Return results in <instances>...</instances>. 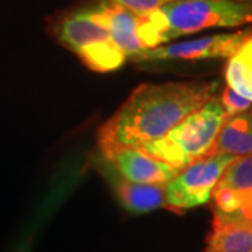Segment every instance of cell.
<instances>
[{
  "instance_id": "obj_1",
  "label": "cell",
  "mask_w": 252,
  "mask_h": 252,
  "mask_svg": "<svg viewBox=\"0 0 252 252\" xmlns=\"http://www.w3.org/2000/svg\"><path fill=\"white\" fill-rule=\"evenodd\" d=\"M216 83L170 81L142 84L98 130L102 156L118 149H142L161 139L189 114L215 98Z\"/></svg>"
},
{
  "instance_id": "obj_2",
  "label": "cell",
  "mask_w": 252,
  "mask_h": 252,
  "mask_svg": "<svg viewBox=\"0 0 252 252\" xmlns=\"http://www.w3.org/2000/svg\"><path fill=\"white\" fill-rule=\"evenodd\" d=\"M245 24H252L251 3L233 0H170L149 14L137 16V34L144 49H153L181 35Z\"/></svg>"
},
{
  "instance_id": "obj_3",
  "label": "cell",
  "mask_w": 252,
  "mask_h": 252,
  "mask_svg": "<svg viewBox=\"0 0 252 252\" xmlns=\"http://www.w3.org/2000/svg\"><path fill=\"white\" fill-rule=\"evenodd\" d=\"M224 121L225 112L220 101L209 99L161 139L139 150L181 171L190 162L210 154Z\"/></svg>"
},
{
  "instance_id": "obj_4",
  "label": "cell",
  "mask_w": 252,
  "mask_h": 252,
  "mask_svg": "<svg viewBox=\"0 0 252 252\" xmlns=\"http://www.w3.org/2000/svg\"><path fill=\"white\" fill-rule=\"evenodd\" d=\"M55 34L63 46L94 72H114L126 61L125 55L111 41L108 30L99 21L94 7L63 17L56 24Z\"/></svg>"
},
{
  "instance_id": "obj_5",
  "label": "cell",
  "mask_w": 252,
  "mask_h": 252,
  "mask_svg": "<svg viewBox=\"0 0 252 252\" xmlns=\"http://www.w3.org/2000/svg\"><path fill=\"white\" fill-rule=\"evenodd\" d=\"M230 154H207L164 185L165 207L177 213L209 203L224 170L234 161Z\"/></svg>"
},
{
  "instance_id": "obj_6",
  "label": "cell",
  "mask_w": 252,
  "mask_h": 252,
  "mask_svg": "<svg viewBox=\"0 0 252 252\" xmlns=\"http://www.w3.org/2000/svg\"><path fill=\"white\" fill-rule=\"evenodd\" d=\"M248 32L233 34H217L182 41L177 44H168L144 49L136 55L132 61L136 62H161V61H207V59H223L231 58L240 49L244 41L248 38Z\"/></svg>"
},
{
  "instance_id": "obj_7",
  "label": "cell",
  "mask_w": 252,
  "mask_h": 252,
  "mask_svg": "<svg viewBox=\"0 0 252 252\" xmlns=\"http://www.w3.org/2000/svg\"><path fill=\"white\" fill-rule=\"evenodd\" d=\"M119 177L143 185H165L178 170L143 153L139 149H118L104 157Z\"/></svg>"
},
{
  "instance_id": "obj_8",
  "label": "cell",
  "mask_w": 252,
  "mask_h": 252,
  "mask_svg": "<svg viewBox=\"0 0 252 252\" xmlns=\"http://www.w3.org/2000/svg\"><path fill=\"white\" fill-rule=\"evenodd\" d=\"M94 10L102 26L108 30L109 38L114 42V45L126 58L132 59L136 55L143 52L144 48L137 34L136 14L109 1L99 3L94 7Z\"/></svg>"
},
{
  "instance_id": "obj_9",
  "label": "cell",
  "mask_w": 252,
  "mask_h": 252,
  "mask_svg": "<svg viewBox=\"0 0 252 252\" xmlns=\"http://www.w3.org/2000/svg\"><path fill=\"white\" fill-rule=\"evenodd\" d=\"M117 198L129 213L143 215L165 207L164 185H143L124 180L114 171L109 175Z\"/></svg>"
},
{
  "instance_id": "obj_10",
  "label": "cell",
  "mask_w": 252,
  "mask_h": 252,
  "mask_svg": "<svg viewBox=\"0 0 252 252\" xmlns=\"http://www.w3.org/2000/svg\"><path fill=\"white\" fill-rule=\"evenodd\" d=\"M210 154H230L235 158L252 156V115L250 112L225 118Z\"/></svg>"
},
{
  "instance_id": "obj_11",
  "label": "cell",
  "mask_w": 252,
  "mask_h": 252,
  "mask_svg": "<svg viewBox=\"0 0 252 252\" xmlns=\"http://www.w3.org/2000/svg\"><path fill=\"white\" fill-rule=\"evenodd\" d=\"M206 252H252V228L213 219Z\"/></svg>"
},
{
  "instance_id": "obj_12",
  "label": "cell",
  "mask_w": 252,
  "mask_h": 252,
  "mask_svg": "<svg viewBox=\"0 0 252 252\" xmlns=\"http://www.w3.org/2000/svg\"><path fill=\"white\" fill-rule=\"evenodd\" d=\"M227 87L252 101V36H248L225 66Z\"/></svg>"
},
{
  "instance_id": "obj_13",
  "label": "cell",
  "mask_w": 252,
  "mask_h": 252,
  "mask_svg": "<svg viewBox=\"0 0 252 252\" xmlns=\"http://www.w3.org/2000/svg\"><path fill=\"white\" fill-rule=\"evenodd\" d=\"M215 189H230L247 195L252 192V156L238 157L223 172Z\"/></svg>"
},
{
  "instance_id": "obj_14",
  "label": "cell",
  "mask_w": 252,
  "mask_h": 252,
  "mask_svg": "<svg viewBox=\"0 0 252 252\" xmlns=\"http://www.w3.org/2000/svg\"><path fill=\"white\" fill-rule=\"evenodd\" d=\"M220 104L224 109L225 118L234 117V115H240L244 112H248L250 108L252 107V101L244 98L240 94H237L235 91L231 89L225 87L223 91V95L220 99Z\"/></svg>"
},
{
  "instance_id": "obj_15",
  "label": "cell",
  "mask_w": 252,
  "mask_h": 252,
  "mask_svg": "<svg viewBox=\"0 0 252 252\" xmlns=\"http://www.w3.org/2000/svg\"><path fill=\"white\" fill-rule=\"evenodd\" d=\"M107 1L117 4L119 7H124L136 16H144L161 7L162 4L168 3L170 0H107Z\"/></svg>"
},
{
  "instance_id": "obj_16",
  "label": "cell",
  "mask_w": 252,
  "mask_h": 252,
  "mask_svg": "<svg viewBox=\"0 0 252 252\" xmlns=\"http://www.w3.org/2000/svg\"><path fill=\"white\" fill-rule=\"evenodd\" d=\"M32 240H34V231L28 230L26 234L23 235V238H20V241L16 245V248L13 252H30L31 251V245H32Z\"/></svg>"
},
{
  "instance_id": "obj_17",
  "label": "cell",
  "mask_w": 252,
  "mask_h": 252,
  "mask_svg": "<svg viewBox=\"0 0 252 252\" xmlns=\"http://www.w3.org/2000/svg\"><path fill=\"white\" fill-rule=\"evenodd\" d=\"M241 224L247 225V227H251L252 228V198L251 202L248 203V206L245 207V210L241 215Z\"/></svg>"
},
{
  "instance_id": "obj_18",
  "label": "cell",
  "mask_w": 252,
  "mask_h": 252,
  "mask_svg": "<svg viewBox=\"0 0 252 252\" xmlns=\"http://www.w3.org/2000/svg\"><path fill=\"white\" fill-rule=\"evenodd\" d=\"M233 1H238V3H251L252 4V0H233Z\"/></svg>"
}]
</instances>
